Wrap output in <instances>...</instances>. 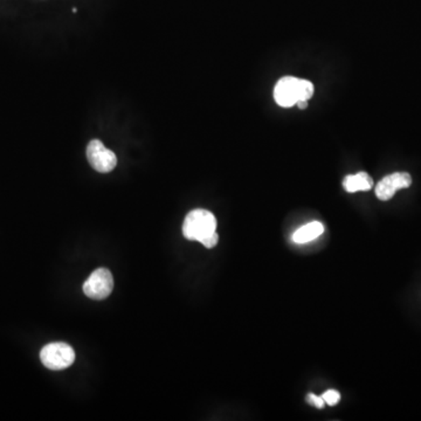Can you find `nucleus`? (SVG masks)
<instances>
[{
  "label": "nucleus",
  "instance_id": "obj_1",
  "mask_svg": "<svg viewBox=\"0 0 421 421\" xmlns=\"http://www.w3.org/2000/svg\"><path fill=\"white\" fill-rule=\"evenodd\" d=\"M217 219L207 209H193L185 217L183 224V236L190 241H198L206 248H213L219 241L217 233Z\"/></svg>",
  "mask_w": 421,
  "mask_h": 421
},
{
  "label": "nucleus",
  "instance_id": "obj_2",
  "mask_svg": "<svg viewBox=\"0 0 421 421\" xmlns=\"http://www.w3.org/2000/svg\"><path fill=\"white\" fill-rule=\"evenodd\" d=\"M313 94V86L308 80L284 76L277 82L274 89V98L283 108H290L300 100H310Z\"/></svg>",
  "mask_w": 421,
  "mask_h": 421
},
{
  "label": "nucleus",
  "instance_id": "obj_3",
  "mask_svg": "<svg viewBox=\"0 0 421 421\" xmlns=\"http://www.w3.org/2000/svg\"><path fill=\"white\" fill-rule=\"evenodd\" d=\"M41 363L53 371H60L71 367L75 361V352L66 343H50L40 351Z\"/></svg>",
  "mask_w": 421,
  "mask_h": 421
},
{
  "label": "nucleus",
  "instance_id": "obj_4",
  "mask_svg": "<svg viewBox=\"0 0 421 421\" xmlns=\"http://www.w3.org/2000/svg\"><path fill=\"white\" fill-rule=\"evenodd\" d=\"M82 289L91 300H105L114 289L113 274L107 268H98L88 277Z\"/></svg>",
  "mask_w": 421,
  "mask_h": 421
},
{
  "label": "nucleus",
  "instance_id": "obj_5",
  "mask_svg": "<svg viewBox=\"0 0 421 421\" xmlns=\"http://www.w3.org/2000/svg\"><path fill=\"white\" fill-rule=\"evenodd\" d=\"M88 162L95 171L100 173L112 172L117 166V157L114 152L105 148V144L98 139L89 142L87 146Z\"/></svg>",
  "mask_w": 421,
  "mask_h": 421
},
{
  "label": "nucleus",
  "instance_id": "obj_6",
  "mask_svg": "<svg viewBox=\"0 0 421 421\" xmlns=\"http://www.w3.org/2000/svg\"><path fill=\"white\" fill-rule=\"evenodd\" d=\"M412 184V177L408 172H396L386 175L376 186V196L383 202H388L398 190L408 189Z\"/></svg>",
  "mask_w": 421,
  "mask_h": 421
},
{
  "label": "nucleus",
  "instance_id": "obj_7",
  "mask_svg": "<svg viewBox=\"0 0 421 421\" xmlns=\"http://www.w3.org/2000/svg\"><path fill=\"white\" fill-rule=\"evenodd\" d=\"M343 186L349 193L369 191L374 186V180L367 172H358L356 175H347L344 178Z\"/></svg>",
  "mask_w": 421,
  "mask_h": 421
},
{
  "label": "nucleus",
  "instance_id": "obj_8",
  "mask_svg": "<svg viewBox=\"0 0 421 421\" xmlns=\"http://www.w3.org/2000/svg\"><path fill=\"white\" fill-rule=\"evenodd\" d=\"M324 232V226L320 221H313L297 229L293 234L294 243H307L317 239Z\"/></svg>",
  "mask_w": 421,
  "mask_h": 421
},
{
  "label": "nucleus",
  "instance_id": "obj_9",
  "mask_svg": "<svg viewBox=\"0 0 421 421\" xmlns=\"http://www.w3.org/2000/svg\"><path fill=\"white\" fill-rule=\"evenodd\" d=\"M322 398H323L325 404L329 405V406H335V405L340 403V392L335 391V390H328V391L324 392Z\"/></svg>",
  "mask_w": 421,
  "mask_h": 421
},
{
  "label": "nucleus",
  "instance_id": "obj_10",
  "mask_svg": "<svg viewBox=\"0 0 421 421\" xmlns=\"http://www.w3.org/2000/svg\"><path fill=\"white\" fill-rule=\"evenodd\" d=\"M307 403L308 404L313 405V406H315V408H323L324 405H325V403H324L323 400V398L318 397V396H316V394L313 393L308 394Z\"/></svg>",
  "mask_w": 421,
  "mask_h": 421
},
{
  "label": "nucleus",
  "instance_id": "obj_11",
  "mask_svg": "<svg viewBox=\"0 0 421 421\" xmlns=\"http://www.w3.org/2000/svg\"><path fill=\"white\" fill-rule=\"evenodd\" d=\"M307 100H300V101L297 102L296 105L300 109H306L307 108Z\"/></svg>",
  "mask_w": 421,
  "mask_h": 421
}]
</instances>
